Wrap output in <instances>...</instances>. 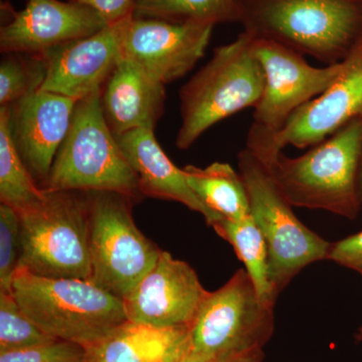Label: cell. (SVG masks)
I'll list each match as a JSON object with an SVG mask.
<instances>
[{
    "mask_svg": "<svg viewBox=\"0 0 362 362\" xmlns=\"http://www.w3.org/2000/svg\"><path fill=\"white\" fill-rule=\"evenodd\" d=\"M211 228L233 247L238 258L244 264L259 299L274 308L278 298L272 287L268 246L252 216L238 221L221 218Z\"/></svg>",
    "mask_w": 362,
    "mask_h": 362,
    "instance_id": "44dd1931",
    "label": "cell"
},
{
    "mask_svg": "<svg viewBox=\"0 0 362 362\" xmlns=\"http://www.w3.org/2000/svg\"><path fill=\"white\" fill-rule=\"evenodd\" d=\"M218 362H261V352L258 350V351L250 352V354H242V356Z\"/></svg>",
    "mask_w": 362,
    "mask_h": 362,
    "instance_id": "4dcf8cb0",
    "label": "cell"
},
{
    "mask_svg": "<svg viewBox=\"0 0 362 362\" xmlns=\"http://www.w3.org/2000/svg\"><path fill=\"white\" fill-rule=\"evenodd\" d=\"M252 37V49L263 68L265 87L254 109V122L280 132L295 112L320 96L341 73L343 64L316 68L303 54L264 39Z\"/></svg>",
    "mask_w": 362,
    "mask_h": 362,
    "instance_id": "30bf717a",
    "label": "cell"
},
{
    "mask_svg": "<svg viewBox=\"0 0 362 362\" xmlns=\"http://www.w3.org/2000/svg\"><path fill=\"white\" fill-rule=\"evenodd\" d=\"M207 293L192 266L162 251L153 268L123 298L124 308L132 322L189 328Z\"/></svg>",
    "mask_w": 362,
    "mask_h": 362,
    "instance_id": "4fadbf2b",
    "label": "cell"
},
{
    "mask_svg": "<svg viewBox=\"0 0 362 362\" xmlns=\"http://www.w3.org/2000/svg\"><path fill=\"white\" fill-rule=\"evenodd\" d=\"M358 195H359V199H361V202L362 204V156H361V166H359V173H358Z\"/></svg>",
    "mask_w": 362,
    "mask_h": 362,
    "instance_id": "d6a6232c",
    "label": "cell"
},
{
    "mask_svg": "<svg viewBox=\"0 0 362 362\" xmlns=\"http://www.w3.org/2000/svg\"><path fill=\"white\" fill-rule=\"evenodd\" d=\"M190 354V343L188 337L163 356L150 362H182Z\"/></svg>",
    "mask_w": 362,
    "mask_h": 362,
    "instance_id": "f546056e",
    "label": "cell"
},
{
    "mask_svg": "<svg viewBox=\"0 0 362 362\" xmlns=\"http://www.w3.org/2000/svg\"><path fill=\"white\" fill-rule=\"evenodd\" d=\"M238 168L249 194L252 220L268 246L272 287L278 298L304 268L327 259L331 243L298 220L270 170L251 150L238 154Z\"/></svg>",
    "mask_w": 362,
    "mask_h": 362,
    "instance_id": "52a82bcc",
    "label": "cell"
},
{
    "mask_svg": "<svg viewBox=\"0 0 362 362\" xmlns=\"http://www.w3.org/2000/svg\"><path fill=\"white\" fill-rule=\"evenodd\" d=\"M116 139L134 169L143 197L180 202L201 214L209 226L221 220L188 185L183 169L175 166L162 150L154 130H133L116 136Z\"/></svg>",
    "mask_w": 362,
    "mask_h": 362,
    "instance_id": "ac0fdd59",
    "label": "cell"
},
{
    "mask_svg": "<svg viewBox=\"0 0 362 362\" xmlns=\"http://www.w3.org/2000/svg\"><path fill=\"white\" fill-rule=\"evenodd\" d=\"M327 259L362 276V230L331 243Z\"/></svg>",
    "mask_w": 362,
    "mask_h": 362,
    "instance_id": "83f0119b",
    "label": "cell"
},
{
    "mask_svg": "<svg viewBox=\"0 0 362 362\" xmlns=\"http://www.w3.org/2000/svg\"><path fill=\"white\" fill-rule=\"evenodd\" d=\"M21 308L13 292L0 291V354L54 341Z\"/></svg>",
    "mask_w": 362,
    "mask_h": 362,
    "instance_id": "d4e9b609",
    "label": "cell"
},
{
    "mask_svg": "<svg viewBox=\"0 0 362 362\" xmlns=\"http://www.w3.org/2000/svg\"><path fill=\"white\" fill-rule=\"evenodd\" d=\"M245 0H136L135 18L204 26L240 23Z\"/></svg>",
    "mask_w": 362,
    "mask_h": 362,
    "instance_id": "7402d4cb",
    "label": "cell"
},
{
    "mask_svg": "<svg viewBox=\"0 0 362 362\" xmlns=\"http://www.w3.org/2000/svg\"><path fill=\"white\" fill-rule=\"evenodd\" d=\"M182 169L188 185L213 213L233 221L251 216L246 185L232 166L214 162L206 168L187 165Z\"/></svg>",
    "mask_w": 362,
    "mask_h": 362,
    "instance_id": "ffe728a7",
    "label": "cell"
},
{
    "mask_svg": "<svg viewBox=\"0 0 362 362\" xmlns=\"http://www.w3.org/2000/svg\"><path fill=\"white\" fill-rule=\"evenodd\" d=\"M312 147L293 158L283 150L258 158L293 206L322 209L356 220L362 206L358 195L362 117Z\"/></svg>",
    "mask_w": 362,
    "mask_h": 362,
    "instance_id": "7a4b0ae2",
    "label": "cell"
},
{
    "mask_svg": "<svg viewBox=\"0 0 362 362\" xmlns=\"http://www.w3.org/2000/svg\"><path fill=\"white\" fill-rule=\"evenodd\" d=\"M213 30L214 26L132 16L119 23L121 57L166 85L194 68Z\"/></svg>",
    "mask_w": 362,
    "mask_h": 362,
    "instance_id": "7c38bea8",
    "label": "cell"
},
{
    "mask_svg": "<svg viewBox=\"0 0 362 362\" xmlns=\"http://www.w3.org/2000/svg\"><path fill=\"white\" fill-rule=\"evenodd\" d=\"M107 25L97 11L69 0H28L23 11H11V18L1 25L0 51L44 54Z\"/></svg>",
    "mask_w": 362,
    "mask_h": 362,
    "instance_id": "9a60e30c",
    "label": "cell"
},
{
    "mask_svg": "<svg viewBox=\"0 0 362 362\" xmlns=\"http://www.w3.org/2000/svg\"><path fill=\"white\" fill-rule=\"evenodd\" d=\"M20 216L13 207L0 204V291L11 292L20 268Z\"/></svg>",
    "mask_w": 362,
    "mask_h": 362,
    "instance_id": "484cf974",
    "label": "cell"
},
{
    "mask_svg": "<svg viewBox=\"0 0 362 362\" xmlns=\"http://www.w3.org/2000/svg\"><path fill=\"white\" fill-rule=\"evenodd\" d=\"M47 77L42 90L81 100L100 90L120 61L119 23L44 52Z\"/></svg>",
    "mask_w": 362,
    "mask_h": 362,
    "instance_id": "2e32d148",
    "label": "cell"
},
{
    "mask_svg": "<svg viewBox=\"0 0 362 362\" xmlns=\"http://www.w3.org/2000/svg\"><path fill=\"white\" fill-rule=\"evenodd\" d=\"M85 354L82 345L58 339L30 349L1 352L0 362H85Z\"/></svg>",
    "mask_w": 362,
    "mask_h": 362,
    "instance_id": "4316f807",
    "label": "cell"
},
{
    "mask_svg": "<svg viewBox=\"0 0 362 362\" xmlns=\"http://www.w3.org/2000/svg\"><path fill=\"white\" fill-rule=\"evenodd\" d=\"M165 85L132 62L121 58L101 88L105 120L115 136L156 130L165 109Z\"/></svg>",
    "mask_w": 362,
    "mask_h": 362,
    "instance_id": "e0dca14e",
    "label": "cell"
},
{
    "mask_svg": "<svg viewBox=\"0 0 362 362\" xmlns=\"http://www.w3.org/2000/svg\"><path fill=\"white\" fill-rule=\"evenodd\" d=\"M342 64L335 82L295 112L280 132L256 128L254 135L259 144L271 150L290 145L299 149L315 146L362 117V40Z\"/></svg>",
    "mask_w": 362,
    "mask_h": 362,
    "instance_id": "8fae6325",
    "label": "cell"
},
{
    "mask_svg": "<svg viewBox=\"0 0 362 362\" xmlns=\"http://www.w3.org/2000/svg\"><path fill=\"white\" fill-rule=\"evenodd\" d=\"M11 292L47 335L84 349L128 320L123 299L84 279L42 277L18 268Z\"/></svg>",
    "mask_w": 362,
    "mask_h": 362,
    "instance_id": "3957f363",
    "label": "cell"
},
{
    "mask_svg": "<svg viewBox=\"0 0 362 362\" xmlns=\"http://www.w3.org/2000/svg\"><path fill=\"white\" fill-rule=\"evenodd\" d=\"M240 23L256 39L335 65L362 40V0H245Z\"/></svg>",
    "mask_w": 362,
    "mask_h": 362,
    "instance_id": "6da1fadb",
    "label": "cell"
},
{
    "mask_svg": "<svg viewBox=\"0 0 362 362\" xmlns=\"http://www.w3.org/2000/svg\"><path fill=\"white\" fill-rule=\"evenodd\" d=\"M86 194L90 209V282L123 299L153 268L162 251L136 226L132 197L114 192Z\"/></svg>",
    "mask_w": 362,
    "mask_h": 362,
    "instance_id": "ba28073f",
    "label": "cell"
},
{
    "mask_svg": "<svg viewBox=\"0 0 362 362\" xmlns=\"http://www.w3.org/2000/svg\"><path fill=\"white\" fill-rule=\"evenodd\" d=\"M45 199L14 146L7 107H0V202L18 213L39 206Z\"/></svg>",
    "mask_w": 362,
    "mask_h": 362,
    "instance_id": "603a6c76",
    "label": "cell"
},
{
    "mask_svg": "<svg viewBox=\"0 0 362 362\" xmlns=\"http://www.w3.org/2000/svg\"><path fill=\"white\" fill-rule=\"evenodd\" d=\"M265 87V75L246 32L216 47L213 57L181 88V124L176 146L192 147L216 123L247 108H256Z\"/></svg>",
    "mask_w": 362,
    "mask_h": 362,
    "instance_id": "277c9868",
    "label": "cell"
},
{
    "mask_svg": "<svg viewBox=\"0 0 362 362\" xmlns=\"http://www.w3.org/2000/svg\"><path fill=\"white\" fill-rule=\"evenodd\" d=\"M101 89L78 100L45 190L114 192L141 201L139 182L105 120Z\"/></svg>",
    "mask_w": 362,
    "mask_h": 362,
    "instance_id": "5b68a950",
    "label": "cell"
},
{
    "mask_svg": "<svg viewBox=\"0 0 362 362\" xmlns=\"http://www.w3.org/2000/svg\"><path fill=\"white\" fill-rule=\"evenodd\" d=\"M69 1L90 7L104 18L107 25H114L132 18L134 14L136 0H69Z\"/></svg>",
    "mask_w": 362,
    "mask_h": 362,
    "instance_id": "f1b7e54d",
    "label": "cell"
},
{
    "mask_svg": "<svg viewBox=\"0 0 362 362\" xmlns=\"http://www.w3.org/2000/svg\"><path fill=\"white\" fill-rule=\"evenodd\" d=\"M78 101L40 90L6 106L14 146L42 189L49 181L54 157L70 129Z\"/></svg>",
    "mask_w": 362,
    "mask_h": 362,
    "instance_id": "5bb4252c",
    "label": "cell"
},
{
    "mask_svg": "<svg viewBox=\"0 0 362 362\" xmlns=\"http://www.w3.org/2000/svg\"><path fill=\"white\" fill-rule=\"evenodd\" d=\"M187 337L188 327L162 329L127 320L85 347V362H150Z\"/></svg>",
    "mask_w": 362,
    "mask_h": 362,
    "instance_id": "d6986e66",
    "label": "cell"
},
{
    "mask_svg": "<svg viewBox=\"0 0 362 362\" xmlns=\"http://www.w3.org/2000/svg\"><path fill=\"white\" fill-rule=\"evenodd\" d=\"M47 77L42 54L7 52L0 63V107L11 106L42 89Z\"/></svg>",
    "mask_w": 362,
    "mask_h": 362,
    "instance_id": "cb8c5ba5",
    "label": "cell"
},
{
    "mask_svg": "<svg viewBox=\"0 0 362 362\" xmlns=\"http://www.w3.org/2000/svg\"><path fill=\"white\" fill-rule=\"evenodd\" d=\"M20 216V268L49 278L90 281V209L86 192L45 190Z\"/></svg>",
    "mask_w": 362,
    "mask_h": 362,
    "instance_id": "8992f818",
    "label": "cell"
},
{
    "mask_svg": "<svg viewBox=\"0 0 362 362\" xmlns=\"http://www.w3.org/2000/svg\"><path fill=\"white\" fill-rule=\"evenodd\" d=\"M274 308L259 299L245 269L207 293L188 328L190 354L211 361L258 351L270 337Z\"/></svg>",
    "mask_w": 362,
    "mask_h": 362,
    "instance_id": "9c48e42d",
    "label": "cell"
},
{
    "mask_svg": "<svg viewBox=\"0 0 362 362\" xmlns=\"http://www.w3.org/2000/svg\"><path fill=\"white\" fill-rule=\"evenodd\" d=\"M182 362H218V361H206V359L202 358V357L192 356L189 354V356L187 357Z\"/></svg>",
    "mask_w": 362,
    "mask_h": 362,
    "instance_id": "1f68e13d",
    "label": "cell"
}]
</instances>
